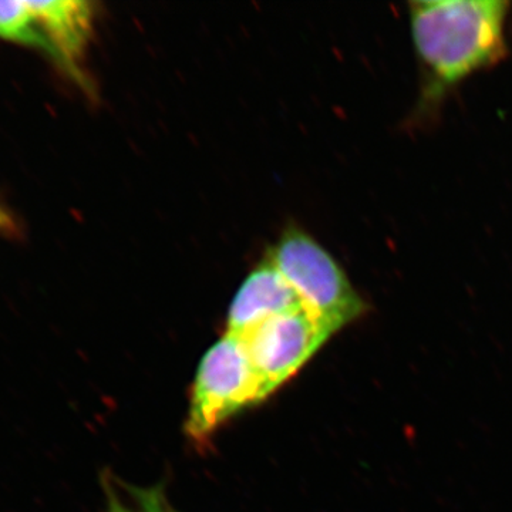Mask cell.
Listing matches in <instances>:
<instances>
[{
	"instance_id": "5",
	"label": "cell",
	"mask_w": 512,
	"mask_h": 512,
	"mask_svg": "<svg viewBox=\"0 0 512 512\" xmlns=\"http://www.w3.org/2000/svg\"><path fill=\"white\" fill-rule=\"evenodd\" d=\"M335 335L305 309L276 316L241 338L254 366L262 400L291 380Z\"/></svg>"
},
{
	"instance_id": "4",
	"label": "cell",
	"mask_w": 512,
	"mask_h": 512,
	"mask_svg": "<svg viewBox=\"0 0 512 512\" xmlns=\"http://www.w3.org/2000/svg\"><path fill=\"white\" fill-rule=\"evenodd\" d=\"M93 16L92 3L82 0L0 2V39L45 50L76 74Z\"/></svg>"
},
{
	"instance_id": "9",
	"label": "cell",
	"mask_w": 512,
	"mask_h": 512,
	"mask_svg": "<svg viewBox=\"0 0 512 512\" xmlns=\"http://www.w3.org/2000/svg\"><path fill=\"white\" fill-rule=\"evenodd\" d=\"M15 232L16 224L12 214L0 204V235H13Z\"/></svg>"
},
{
	"instance_id": "7",
	"label": "cell",
	"mask_w": 512,
	"mask_h": 512,
	"mask_svg": "<svg viewBox=\"0 0 512 512\" xmlns=\"http://www.w3.org/2000/svg\"><path fill=\"white\" fill-rule=\"evenodd\" d=\"M127 493L133 498L138 512H178L171 507L160 487L141 488L123 484Z\"/></svg>"
},
{
	"instance_id": "3",
	"label": "cell",
	"mask_w": 512,
	"mask_h": 512,
	"mask_svg": "<svg viewBox=\"0 0 512 512\" xmlns=\"http://www.w3.org/2000/svg\"><path fill=\"white\" fill-rule=\"evenodd\" d=\"M261 402V384L244 342L225 333L195 373L185 433L195 443H207L229 417Z\"/></svg>"
},
{
	"instance_id": "6",
	"label": "cell",
	"mask_w": 512,
	"mask_h": 512,
	"mask_svg": "<svg viewBox=\"0 0 512 512\" xmlns=\"http://www.w3.org/2000/svg\"><path fill=\"white\" fill-rule=\"evenodd\" d=\"M303 309L298 295L268 259H264L244 279L227 316V335L244 338L262 323Z\"/></svg>"
},
{
	"instance_id": "2",
	"label": "cell",
	"mask_w": 512,
	"mask_h": 512,
	"mask_svg": "<svg viewBox=\"0 0 512 512\" xmlns=\"http://www.w3.org/2000/svg\"><path fill=\"white\" fill-rule=\"evenodd\" d=\"M298 295L303 309L333 332L362 318L367 303L328 249L302 229L285 231L266 255Z\"/></svg>"
},
{
	"instance_id": "8",
	"label": "cell",
	"mask_w": 512,
	"mask_h": 512,
	"mask_svg": "<svg viewBox=\"0 0 512 512\" xmlns=\"http://www.w3.org/2000/svg\"><path fill=\"white\" fill-rule=\"evenodd\" d=\"M104 493H106V512H136L121 500L120 494L107 478H104Z\"/></svg>"
},
{
	"instance_id": "1",
	"label": "cell",
	"mask_w": 512,
	"mask_h": 512,
	"mask_svg": "<svg viewBox=\"0 0 512 512\" xmlns=\"http://www.w3.org/2000/svg\"><path fill=\"white\" fill-rule=\"evenodd\" d=\"M507 0H424L409 3L414 49L433 100L504 57Z\"/></svg>"
}]
</instances>
